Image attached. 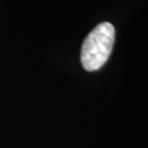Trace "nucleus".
I'll return each instance as SVG.
<instances>
[{"label": "nucleus", "instance_id": "f257e3e1", "mask_svg": "<svg viewBox=\"0 0 148 148\" xmlns=\"http://www.w3.org/2000/svg\"><path fill=\"white\" fill-rule=\"evenodd\" d=\"M115 42V28L109 22L99 24L85 38L80 60L86 71H97L108 60Z\"/></svg>", "mask_w": 148, "mask_h": 148}]
</instances>
